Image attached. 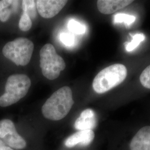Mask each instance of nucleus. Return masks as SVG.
I'll use <instances>...</instances> for the list:
<instances>
[{
    "label": "nucleus",
    "mask_w": 150,
    "mask_h": 150,
    "mask_svg": "<svg viewBox=\"0 0 150 150\" xmlns=\"http://www.w3.org/2000/svg\"><path fill=\"white\" fill-rule=\"evenodd\" d=\"M68 28L71 32L78 35H82L86 32L85 26L75 20H71L69 22Z\"/></svg>",
    "instance_id": "nucleus-15"
},
{
    "label": "nucleus",
    "mask_w": 150,
    "mask_h": 150,
    "mask_svg": "<svg viewBox=\"0 0 150 150\" xmlns=\"http://www.w3.org/2000/svg\"><path fill=\"white\" fill-rule=\"evenodd\" d=\"M32 22L30 17L25 12H23L19 21V28L24 32L28 31L32 27Z\"/></svg>",
    "instance_id": "nucleus-17"
},
{
    "label": "nucleus",
    "mask_w": 150,
    "mask_h": 150,
    "mask_svg": "<svg viewBox=\"0 0 150 150\" xmlns=\"http://www.w3.org/2000/svg\"><path fill=\"white\" fill-rule=\"evenodd\" d=\"M132 0H98L97 6L99 11L105 15H110L131 4Z\"/></svg>",
    "instance_id": "nucleus-11"
},
{
    "label": "nucleus",
    "mask_w": 150,
    "mask_h": 150,
    "mask_svg": "<svg viewBox=\"0 0 150 150\" xmlns=\"http://www.w3.org/2000/svg\"><path fill=\"white\" fill-rule=\"evenodd\" d=\"M145 35L143 33H137L134 35L132 37V41L127 43L126 46V50L128 52H131L133 50H134L135 48H136L139 43L141 42L144 41L145 40Z\"/></svg>",
    "instance_id": "nucleus-16"
},
{
    "label": "nucleus",
    "mask_w": 150,
    "mask_h": 150,
    "mask_svg": "<svg viewBox=\"0 0 150 150\" xmlns=\"http://www.w3.org/2000/svg\"><path fill=\"white\" fill-rule=\"evenodd\" d=\"M13 1L2 0L0 1V21L5 22L8 20L12 13V10L9 7L12 5Z\"/></svg>",
    "instance_id": "nucleus-12"
},
{
    "label": "nucleus",
    "mask_w": 150,
    "mask_h": 150,
    "mask_svg": "<svg viewBox=\"0 0 150 150\" xmlns=\"http://www.w3.org/2000/svg\"><path fill=\"white\" fill-rule=\"evenodd\" d=\"M139 80L142 86L150 89V64L142 71L140 75Z\"/></svg>",
    "instance_id": "nucleus-18"
},
{
    "label": "nucleus",
    "mask_w": 150,
    "mask_h": 150,
    "mask_svg": "<svg viewBox=\"0 0 150 150\" xmlns=\"http://www.w3.org/2000/svg\"><path fill=\"white\" fill-rule=\"evenodd\" d=\"M0 139L13 149L22 150L27 145L26 141L17 132L13 122L9 119L0 121Z\"/></svg>",
    "instance_id": "nucleus-6"
},
{
    "label": "nucleus",
    "mask_w": 150,
    "mask_h": 150,
    "mask_svg": "<svg viewBox=\"0 0 150 150\" xmlns=\"http://www.w3.org/2000/svg\"><path fill=\"white\" fill-rule=\"evenodd\" d=\"M130 150H150V126L139 129L129 144Z\"/></svg>",
    "instance_id": "nucleus-9"
},
{
    "label": "nucleus",
    "mask_w": 150,
    "mask_h": 150,
    "mask_svg": "<svg viewBox=\"0 0 150 150\" xmlns=\"http://www.w3.org/2000/svg\"><path fill=\"white\" fill-rule=\"evenodd\" d=\"M0 150H14L13 149L7 146L0 139Z\"/></svg>",
    "instance_id": "nucleus-20"
},
{
    "label": "nucleus",
    "mask_w": 150,
    "mask_h": 150,
    "mask_svg": "<svg viewBox=\"0 0 150 150\" xmlns=\"http://www.w3.org/2000/svg\"><path fill=\"white\" fill-rule=\"evenodd\" d=\"M31 82L24 74H14L8 77L5 86V93L0 97V106L7 107L16 103L28 93Z\"/></svg>",
    "instance_id": "nucleus-3"
},
{
    "label": "nucleus",
    "mask_w": 150,
    "mask_h": 150,
    "mask_svg": "<svg viewBox=\"0 0 150 150\" xmlns=\"http://www.w3.org/2000/svg\"><path fill=\"white\" fill-rule=\"evenodd\" d=\"M40 67L42 75L48 80H53L59 77L66 67L64 59L57 54L52 44L45 45L40 51Z\"/></svg>",
    "instance_id": "nucleus-4"
},
{
    "label": "nucleus",
    "mask_w": 150,
    "mask_h": 150,
    "mask_svg": "<svg viewBox=\"0 0 150 150\" xmlns=\"http://www.w3.org/2000/svg\"><path fill=\"white\" fill-rule=\"evenodd\" d=\"M68 2L64 0H38L36 1L38 12L45 18L56 16Z\"/></svg>",
    "instance_id": "nucleus-7"
},
{
    "label": "nucleus",
    "mask_w": 150,
    "mask_h": 150,
    "mask_svg": "<svg viewBox=\"0 0 150 150\" xmlns=\"http://www.w3.org/2000/svg\"><path fill=\"white\" fill-rule=\"evenodd\" d=\"M127 75L125 65L120 64L109 66L101 70L95 77L92 87L97 93L102 94L121 84Z\"/></svg>",
    "instance_id": "nucleus-2"
},
{
    "label": "nucleus",
    "mask_w": 150,
    "mask_h": 150,
    "mask_svg": "<svg viewBox=\"0 0 150 150\" xmlns=\"http://www.w3.org/2000/svg\"><path fill=\"white\" fill-rule=\"evenodd\" d=\"M95 134L93 130L79 131L70 136L64 141V145L69 148L80 145L86 146L90 145L95 139Z\"/></svg>",
    "instance_id": "nucleus-8"
},
{
    "label": "nucleus",
    "mask_w": 150,
    "mask_h": 150,
    "mask_svg": "<svg viewBox=\"0 0 150 150\" xmlns=\"http://www.w3.org/2000/svg\"><path fill=\"white\" fill-rule=\"evenodd\" d=\"M59 40L66 46H72L75 43V37L73 34L67 32L61 33L59 36Z\"/></svg>",
    "instance_id": "nucleus-19"
},
{
    "label": "nucleus",
    "mask_w": 150,
    "mask_h": 150,
    "mask_svg": "<svg viewBox=\"0 0 150 150\" xmlns=\"http://www.w3.org/2000/svg\"><path fill=\"white\" fill-rule=\"evenodd\" d=\"M74 103L71 88L64 86L55 91L47 100L42 107V112L47 119L59 121L68 115Z\"/></svg>",
    "instance_id": "nucleus-1"
},
{
    "label": "nucleus",
    "mask_w": 150,
    "mask_h": 150,
    "mask_svg": "<svg viewBox=\"0 0 150 150\" xmlns=\"http://www.w3.org/2000/svg\"><path fill=\"white\" fill-rule=\"evenodd\" d=\"M22 7L23 12L27 14L30 18L34 20L37 16V7L35 1L25 0L22 1Z\"/></svg>",
    "instance_id": "nucleus-13"
},
{
    "label": "nucleus",
    "mask_w": 150,
    "mask_h": 150,
    "mask_svg": "<svg viewBox=\"0 0 150 150\" xmlns=\"http://www.w3.org/2000/svg\"><path fill=\"white\" fill-rule=\"evenodd\" d=\"M34 45L26 38H19L6 43L2 49V54L17 66H25L30 61Z\"/></svg>",
    "instance_id": "nucleus-5"
},
{
    "label": "nucleus",
    "mask_w": 150,
    "mask_h": 150,
    "mask_svg": "<svg viewBox=\"0 0 150 150\" xmlns=\"http://www.w3.org/2000/svg\"><path fill=\"white\" fill-rule=\"evenodd\" d=\"M97 126V118L94 111L90 108L83 110L76 119L74 124L75 129L79 131L93 130Z\"/></svg>",
    "instance_id": "nucleus-10"
},
{
    "label": "nucleus",
    "mask_w": 150,
    "mask_h": 150,
    "mask_svg": "<svg viewBox=\"0 0 150 150\" xmlns=\"http://www.w3.org/2000/svg\"><path fill=\"white\" fill-rule=\"evenodd\" d=\"M136 20V17L126 13H117L113 17V22L115 23H124L126 26H129Z\"/></svg>",
    "instance_id": "nucleus-14"
}]
</instances>
